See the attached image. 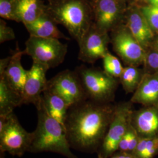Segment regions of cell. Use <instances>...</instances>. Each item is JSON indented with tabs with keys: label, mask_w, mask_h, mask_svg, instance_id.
<instances>
[{
	"label": "cell",
	"mask_w": 158,
	"mask_h": 158,
	"mask_svg": "<svg viewBox=\"0 0 158 158\" xmlns=\"http://www.w3.org/2000/svg\"><path fill=\"white\" fill-rule=\"evenodd\" d=\"M115 107L87 99L70 108L66 132L71 148L94 153L100 149L111 122Z\"/></svg>",
	"instance_id": "6da1fadb"
},
{
	"label": "cell",
	"mask_w": 158,
	"mask_h": 158,
	"mask_svg": "<svg viewBox=\"0 0 158 158\" xmlns=\"http://www.w3.org/2000/svg\"><path fill=\"white\" fill-rule=\"evenodd\" d=\"M46 13L79 44L94 21L93 0H48Z\"/></svg>",
	"instance_id": "7a4b0ae2"
},
{
	"label": "cell",
	"mask_w": 158,
	"mask_h": 158,
	"mask_svg": "<svg viewBox=\"0 0 158 158\" xmlns=\"http://www.w3.org/2000/svg\"><path fill=\"white\" fill-rule=\"evenodd\" d=\"M38 110V124L29 152H51L67 158H77L71 151L64 128L47 113L40 104Z\"/></svg>",
	"instance_id": "3957f363"
},
{
	"label": "cell",
	"mask_w": 158,
	"mask_h": 158,
	"mask_svg": "<svg viewBox=\"0 0 158 158\" xmlns=\"http://www.w3.org/2000/svg\"><path fill=\"white\" fill-rule=\"evenodd\" d=\"M34 138V132H29L20 124L17 116L12 113L0 116V151L13 156H22L29 152Z\"/></svg>",
	"instance_id": "277c9868"
},
{
	"label": "cell",
	"mask_w": 158,
	"mask_h": 158,
	"mask_svg": "<svg viewBox=\"0 0 158 158\" xmlns=\"http://www.w3.org/2000/svg\"><path fill=\"white\" fill-rule=\"evenodd\" d=\"M68 46L59 40L30 36L25 42V55L31 57L33 62L49 69L62 64L68 53Z\"/></svg>",
	"instance_id": "5b68a950"
},
{
	"label": "cell",
	"mask_w": 158,
	"mask_h": 158,
	"mask_svg": "<svg viewBox=\"0 0 158 158\" xmlns=\"http://www.w3.org/2000/svg\"><path fill=\"white\" fill-rule=\"evenodd\" d=\"M82 85L88 99L107 103L113 99L117 87L115 78L104 71L81 66L78 69Z\"/></svg>",
	"instance_id": "8992f818"
},
{
	"label": "cell",
	"mask_w": 158,
	"mask_h": 158,
	"mask_svg": "<svg viewBox=\"0 0 158 158\" xmlns=\"http://www.w3.org/2000/svg\"><path fill=\"white\" fill-rule=\"evenodd\" d=\"M133 111L130 102L116 106L107 134L98 150V154L110 158L118 151V144L131 123Z\"/></svg>",
	"instance_id": "52a82bcc"
},
{
	"label": "cell",
	"mask_w": 158,
	"mask_h": 158,
	"mask_svg": "<svg viewBox=\"0 0 158 158\" xmlns=\"http://www.w3.org/2000/svg\"><path fill=\"white\" fill-rule=\"evenodd\" d=\"M47 89L62 98L69 108L88 99L77 71L66 70L57 74L48 80Z\"/></svg>",
	"instance_id": "ba28073f"
},
{
	"label": "cell",
	"mask_w": 158,
	"mask_h": 158,
	"mask_svg": "<svg viewBox=\"0 0 158 158\" xmlns=\"http://www.w3.org/2000/svg\"><path fill=\"white\" fill-rule=\"evenodd\" d=\"M125 0H93V25L102 32H107L116 28L125 18L127 8Z\"/></svg>",
	"instance_id": "9c48e42d"
},
{
	"label": "cell",
	"mask_w": 158,
	"mask_h": 158,
	"mask_svg": "<svg viewBox=\"0 0 158 158\" xmlns=\"http://www.w3.org/2000/svg\"><path fill=\"white\" fill-rule=\"evenodd\" d=\"M112 43L114 51L129 66H135L146 59L143 48L125 25H120L114 29Z\"/></svg>",
	"instance_id": "30bf717a"
},
{
	"label": "cell",
	"mask_w": 158,
	"mask_h": 158,
	"mask_svg": "<svg viewBox=\"0 0 158 158\" xmlns=\"http://www.w3.org/2000/svg\"><path fill=\"white\" fill-rule=\"evenodd\" d=\"M107 33L100 31L93 25L78 44L79 60L92 64L102 59L107 53Z\"/></svg>",
	"instance_id": "8fae6325"
},
{
	"label": "cell",
	"mask_w": 158,
	"mask_h": 158,
	"mask_svg": "<svg viewBox=\"0 0 158 158\" xmlns=\"http://www.w3.org/2000/svg\"><path fill=\"white\" fill-rule=\"evenodd\" d=\"M48 70L45 66L33 62L27 72L23 93V104H32L36 108L40 106L42 94L48 86V80L46 75Z\"/></svg>",
	"instance_id": "7c38bea8"
},
{
	"label": "cell",
	"mask_w": 158,
	"mask_h": 158,
	"mask_svg": "<svg viewBox=\"0 0 158 158\" xmlns=\"http://www.w3.org/2000/svg\"><path fill=\"white\" fill-rule=\"evenodd\" d=\"M126 27L143 48L147 46L153 36V31L142 14L139 8L131 6L125 15Z\"/></svg>",
	"instance_id": "4fadbf2b"
},
{
	"label": "cell",
	"mask_w": 158,
	"mask_h": 158,
	"mask_svg": "<svg viewBox=\"0 0 158 158\" xmlns=\"http://www.w3.org/2000/svg\"><path fill=\"white\" fill-rule=\"evenodd\" d=\"M23 55H25L24 51L19 50L17 46V50L11 56L10 61L6 71L3 73L0 74V76L4 77L8 85L21 97L22 99L28 72V70L23 68L21 63Z\"/></svg>",
	"instance_id": "5bb4252c"
},
{
	"label": "cell",
	"mask_w": 158,
	"mask_h": 158,
	"mask_svg": "<svg viewBox=\"0 0 158 158\" xmlns=\"http://www.w3.org/2000/svg\"><path fill=\"white\" fill-rule=\"evenodd\" d=\"M132 124L141 137L158 136V107H148L133 113Z\"/></svg>",
	"instance_id": "9a60e30c"
},
{
	"label": "cell",
	"mask_w": 158,
	"mask_h": 158,
	"mask_svg": "<svg viewBox=\"0 0 158 158\" xmlns=\"http://www.w3.org/2000/svg\"><path fill=\"white\" fill-rule=\"evenodd\" d=\"M131 102L147 107H158V73L142 77Z\"/></svg>",
	"instance_id": "2e32d148"
},
{
	"label": "cell",
	"mask_w": 158,
	"mask_h": 158,
	"mask_svg": "<svg viewBox=\"0 0 158 158\" xmlns=\"http://www.w3.org/2000/svg\"><path fill=\"white\" fill-rule=\"evenodd\" d=\"M56 23L46 12L34 22L24 24L30 36L53 39H70L59 29Z\"/></svg>",
	"instance_id": "e0dca14e"
},
{
	"label": "cell",
	"mask_w": 158,
	"mask_h": 158,
	"mask_svg": "<svg viewBox=\"0 0 158 158\" xmlns=\"http://www.w3.org/2000/svg\"><path fill=\"white\" fill-rule=\"evenodd\" d=\"M47 113L60 123L66 130V123L69 108L62 98L46 89L40 103Z\"/></svg>",
	"instance_id": "ac0fdd59"
},
{
	"label": "cell",
	"mask_w": 158,
	"mask_h": 158,
	"mask_svg": "<svg viewBox=\"0 0 158 158\" xmlns=\"http://www.w3.org/2000/svg\"><path fill=\"white\" fill-rule=\"evenodd\" d=\"M46 4L43 0H17L16 14L18 23L34 22L46 12Z\"/></svg>",
	"instance_id": "d6986e66"
},
{
	"label": "cell",
	"mask_w": 158,
	"mask_h": 158,
	"mask_svg": "<svg viewBox=\"0 0 158 158\" xmlns=\"http://www.w3.org/2000/svg\"><path fill=\"white\" fill-rule=\"evenodd\" d=\"M23 105V99L8 85L3 76H0V116H7L14 110Z\"/></svg>",
	"instance_id": "ffe728a7"
},
{
	"label": "cell",
	"mask_w": 158,
	"mask_h": 158,
	"mask_svg": "<svg viewBox=\"0 0 158 158\" xmlns=\"http://www.w3.org/2000/svg\"><path fill=\"white\" fill-rule=\"evenodd\" d=\"M139 70L135 66H128L124 68L119 79L126 93H133L136 90L141 80Z\"/></svg>",
	"instance_id": "44dd1931"
},
{
	"label": "cell",
	"mask_w": 158,
	"mask_h": 158,
	"mask_svg": "<svg viewBox=\"0 0 158 158\" xmlns=\"http://www.w3.org/2000/svg\"><path fill=\"white\" fill-rule=\"evenodd\" d=\"M139 138L140 136L131 122L127 132L119 143L118 151L132 153L135 149Z\"/></svg>",
	"instance_id": "7402d4cb"
},
{
	"label": "cell",
	"mask_w": 158,
	"mask_h": 158,
	"mask_svg": "<svg viewBox=\"0 0 158 158\" xmlns=\"http://www.w3.org/2000/svg\"><path fill=\"white\" fill-rule=\"evenodd\" d=\"M102 60L104 72L114 78L120 77L124 68L118 59L108 52Z\"/></svg>",
	"instance_id": "603a6c76"
},
{
	"label": "cell",
	"mask_w": 158,
	"mask_h": 158,
	"mask_svg": "<svg viewBox=\"0 0 158 158\" xmlns=\"http://www.w3.org/2000/svg\"><path fill=\"white\" fill-rule=\"evenodd\" d=\"M17 0H0V17L4 19L18 23L17 17Z\"/></svg>",
	"instance_id": "cb8c5ba5"
},
{
	"label": "cell",
	"mask_w": 158,
	"mask_h": 158,
	"mask_svg": "<svg viewBox=\"0 0 158 158\" xmlns=\"http://www.w3.org/2000/svg\"><path fill=\"white\" fill-rule=\"evenodd\" d=\"M139 9L153 31L158 33V6L149 4Z\"/></svg>",
	"instance_id": "d4e9b609"
},
{
	"label": "cell",
	"mask_w": 158,
	"mask_h": 158,
	"mask_svg": "<svg viewBox=\"0 0 158 158\" xmlns=\"http://www.w3.org/2000/svg\"><path fill=\"white\" fill-rule=\"evenodd\" d=\"M15 39V35L11 27L3 19L0 20V44Z\"/></svg>",
	"instance_id": "484cf974"
},
{
	"label": "cell",
	"mask_w": 158,
	"mask_h": 158,
	"mask_svg": "<svg viewBox=\"0 0 158 158\" xmlns=\"http://www.w3.org/2000/svg\"><path fill=\"white\" fill-rule=\"evenodd\" d=\"M158 152V136L149 138L145 151L142 158H153Z\"/></svg>",
	"instance_id": "4316f807"
},
{
	"label": "cell",
	"mask_w": 158,
	"mask_h": 158,
	"mask_svg": "<svg viewBox=\"0 0 158 158\" xmlns=\"http://www.w3.org/2000/svg\"><path fill=\"white\" fill-rule=\"evenodd\" d=\"M147 63L149 67L158 70V51L152 52L146 56Z\"/></svg>",
	"instance_id": "83f0119b"
},
{
	"label": "cell",
	"mask_w": 158,
	"mask_h": 158,
	"mask_svg": "<svg viewBox=\"0 0 158 158\" xmlns=\"http://www.w3.org/2000/svg\"><path fill=\"white\" fill-rule=\"evenodd\" d=\"M110 158H136V157L132 153L118 152L114 153Z\"/></svg>",
	"instance_id": "f1b7e54d"
},
{
	"label": "cell",
	"mask_w": 158,
	"mask_h": 158,
	"mask_svg": "<svg viewBox=\"0 0 158 158\" xmlns=\"http://www.w3.org/2000/svg\"><path fill=\"white\" fill-rule=\"evenodd\" d=\"M11 59V56L0 60V74L3 73L6 71Z\"/></svg>",
	"instance_id": "f546056e"
},
{
	"label": "cell",
	"mask_w": 158,
	"mask_h": 158,
	"mask_svg": "<svg viewBox=\"0 0 158 158\" xmlns=\"http://www.w3.org/2000/svg\"><path fill=\"white\" fill-rule=\"evenodd\" d=\"M149 4L152 6H158V0H148Z\"/></svg>",
	"instance_id": "4dcf8cb0"
},
{
	"label": "cell",
	"mask_w": 158,
	"mask_h": 158,
	"mask_svg": "<svg viewBox=\"0 0 158 158\" xmlns=\"http://www.w3.org/2000/svg\"><path fill=\"white\" fill-rule=\"evenodd\" d=\"M155 45H156V46L158 50V37L157 38V39L156 40V41H155Z\"/></svg>",
	"instance_id": "1f68e13d"
},
{
	"label": "cell",
	"mask_w": 158,
	"mask_h": 158,
	"mask_svg": "<svg viewBox=\"0 0 158 158\" xmlns=\"http://www.w3.org/2000/svg\"><path fill=\"white\" fill-rule=\"evenodd\" d=\"M97 158H104L102 156V155H100V154H98V157Z\"/></svg>",
	"instance_id": "d6a6232c"
},
{
	"label": "cell",
	"mask_w": 158,
	"mask_h": 158,
	"mask_svg": "<svg viewBox=\"0 0 158 158\" xmlns=\"http://www.w3.org/2000/svg\"><path fill=\"white\" fill-rule=\"evenodd\" d=\"M125 1H130V0H125Z\"/></svg>",
	"instance_id": "836d02e7"
}]
</instances>
